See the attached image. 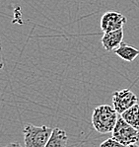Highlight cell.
Masks as SVG:
<instances>
[{"label":"cell","instance_id":"1","mask_svg":"<svg viewBox=\"0 0 139 147\" xmlns=\"http://www.w3.org/2000/svg\"><path fill=\"white\" fill-rule=\"evenodd\" d=\"M118 113L109 105H101L94 109L92 114V124L95 130L101 134L113 132L118 119Z\"/></svg>","mask_w":139,"mask_h":147},{"label":"cell","instance_id":"2","mask_svg":"<svg viewBox=\"0 0 139 147\" xmlns=\"http://www.w3.org/2000/svg\"><path fill=\"white\" fill-rule=\"evenodd\" d=\"M52 129L46 125L26 124L23 130L25 147H44L52 133Z\"/></svg>","mask_w":139,"mask_h":147},{"label":"cell","instance_id":"3","mask_svg":"<svg viewBox=\"0 0 139 147\" xmlns=\"http://www.w3.org/2000/svg\"><path fill=\"white\" fill-rule=\"evenodd\" d=\"M111 134L113 138L122 143L124 146L137 143L139 141V129L127 123L122 116L118 117Z\"/></svg>","mask_w":139,"mask_h":147},{"label":"cell","instance_id":"4","mask_svg":"<svg viewBox=\"0 0 139 147\" xmlns=\"http://www.w3.org/2000/svg\"><path fill=\"white\" fill-rule=\"evenodd\" d=\"M137 96L129 89L115 91L113 94V107L120 115H122L133 105L137 104Z\"/></svg>","mask_w":139,"mask_h":147},{"label":"cell","instance_id":"5","mask_svg":"<svg viewBox=\"0 0 139 147\" xmlns=\"http://www.w3.org/2000/svg\"><path fill=\"white\" fill-rule=\"evenodd\" d=\"M126 21V17L122 13L115 12V11H107V12L104 13L101 18V30L104 33L120 30V29L123 28Z\"/></svg>","mask_w":139,"mask_h":147},{"label":"cell","instance_id":"6","mask_svg":"<svg viewBox=\"0 0 139 147\" xmlns=\"http://www.w3.org/2000/svg\"><path fill=\"white\" fill-rule=\"evenodd\" d=\"M101 42L106 51H115L123 42V29L104 33Z\"/></svg>","mask_w":139,"mask_h":147},{"label":"cell","instance_id":"7","mask_svg":"<svg viewBox=\"0 0 139 147\" xmlns=\"http://www.w3.org/2000/svg\"><path fill=\"white\" fill-rule=\"evenodd\" d=\"M67 141H68V135L65 130L55 127L52 129V133L44 147H66Z\"/></svg>","mask_w":139,"mask_h":147},{"label":"cell","instance_id":"8","mask_svg":"<svg viewBox=\"0 0 139 147\" xmlns=\"http://www.w3.org/2000/svg\"><path fill=\"white\" fill-rule=\"evenodd\" d=\"M115 53L125 61L132 62L139 55V49L128 44L122 42L115 51Z\"/></svg>","mask_w":139,"mask_h":147},{"label":"cell","instance_id":"9","mask_svg":"<svg viewBox=\"0 0 139 147\" xmlns=\"http://www.w3.org/2000/svg\"><path fill=\"white\" fill-rule=\"evenodd\" d=\"M122 117L129 123L133 127L139 129V104H135L132 107H130L128 110L123 112L122 115Z\"/></svg>","mask_w":139,"mask_h":147},{"label":"cell","instance_id":"10","mask_svg":"<svg viewBox=\"0 0 139 147\" xmlns=\"http://www.w3.org/2000/svg\"><path fill=\"white\" fill-rule=\"evenodd\" d=\"M100 147H125L122 143H120V141H118L115 138L111 137V138H107L105 141H103L100 144Z\"/></svg>","mask_w":139,"mask_h":147},{"label":"cell","instance_id":"11","mask_svg":"<svg viewBox=\"0 0 139 147\" xmlns=\"http://www.w3.org/2000/svg\"><path fill=\"white\" fill-rule=\"evenodd\" d=\"M4 67V59H3V54H2V49L1 46H0V72L3 69Z\"/></svg>","mask_w":139,"mask_h":147},{"label":"cell","instance_id":"12","mask_svg":"<svg viewBox=\"0 0 139 147\" xmlns=\"http://www.w3.org/2000/svg\"><path fill=\"white\" fill-rule=\"evenodd\" d=\"M4 147H23V146H22L19 142H11V143L7 144V145Z\"/></svg>","mask_w":139,"mask_h":147},{"label":"cell","instance_id":"13","mask_svg":"<svg viewBox=\"0 0 139 147\" xmlns=\"http://www.w3.org/2000/svg\"><path fill=\"white\" fill-rule=\"evenodd\" d=\"M125 147H139V145H137L136 143H133V144H129V145H127Z\"/></svg>","mask_w":139,"mask_h":147}]
</instances>
